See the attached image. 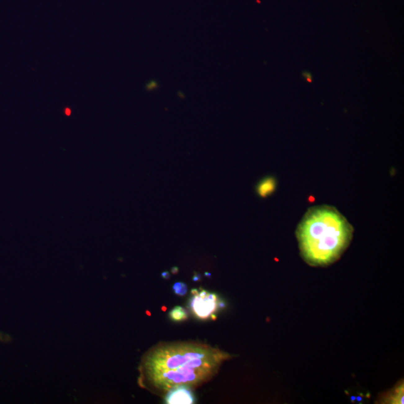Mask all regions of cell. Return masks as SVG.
<instances>
[{
	"mask_svg": "<svg viewBox=\"0 0 404 404\" xmlns=\"http://www.w3.org/2000/svg\"><path fill=\"white\" fill-rule=\"evenodd\" d=\"M230 358L227 352L201 343L156 346L142 358L140 383L165 392L175 385L195 386L212 377Z\"/></svg>",
	"mask_w": 404,
	"mask_h": 404,
	"instance_id": "6da1fadb",
	"label": "cell"
},
{
	"mask_svg": "<svg viewBox=\"0 0 404 404\" xmlns=\"http://www.w3.org/2000/svg\"><path fill=\"white\" fill-rule=\"evenodd\" d=\"M194 281H199L201 280V275L198 273H195V276H193V278H192Z\"/></svg>",
	"mask_w": 404,
	"mask_h": 404,
	"instance_id": "7c38bea8",
	"label": "cell"
},
{
	"mask_svg": "<svg viewBox=\"0 0 404 404\" xmlns=\"http://www.w3.org/2000/svg\"><path fill=\"white\" fill-rule=\"evenodd\" d=\"M179 272V269L177 267H174L172 268V274H177Z\"/></svg>",
	"mask_w": 404,
	"mask_h": 404,
	"instance_id": "4fadbf2b",
	"label": "cell"
},
{
	"mask_svg": "<svg viewBox=\"0 0 404 404\" xmlns=\"http://www.w3.org/2000/svg\"><path fill=\"white\" fill-rule=\"evenodd\" d=\"M204 275H205V276H207V277H209V278L211 277V274L209 273V272H205Z\"/></svg>",
	"mask_w": 404,
	"mask_h": 404,
	"instance_id": "e0dca14e",
	"label": "cell"
},
{
	"mask_svg": "<svg viewBox=\"0 0 404 404\" xmlns=\"http://www.w3.org/2000/svg\"><path fill=\"white\" fill-rule=\"evenodd\" d=\"M302 76H303V77L304 78V79H305V81L307 82V83H312L313 82L312 74H311V73H309L308 71H306V70L303 71V73H302Z\"/></svg>",
	"mask_w": 404,
	"mask_h": 404,
	"instance_id": "9c48e42d",
	"label": "cell"
},
{
	"mask_svg": "<svg viewBox=\"0 0 404 404\" xmlns=\"http://www.w3.org/2000/svg\"><path fill=\"white\" fill-rule=\"evenodd\" d=\"M403 383H400L391 392H388L385 394L382 400V403H390V404H403V394H404Z\"/></svg>",
	"mask_w": 404,
	"mask_h": 404,
	"instance_id": "5b68a950",
	"label": "cell"
},
{
	"mask_svg": "<svg viewBox=\"0 0 404 404\" xmlns=\"http://www.w3.org/2000/svg\"><path fill=\"white\" fill-rule=\"evenodd\" d=\"M218 305H219V308H224V307L226 306V305H225V303H224L223 301H219V304H218Z\"/></svg>",
	"mask_w": 404,
	"mask_h": 404,
	"instance_id": "5bb4252c",
	"label": "cell"
},
{
	"mask_svg": "<svg viewBox=\"0 0 404 404\" xmlns=\"http://www.w3.org/2000/svg\"><path fill=\"white\" fill-rule=\"evenodd\" d=\"M200 290L191 298L189 306L195 316L199 319L206 320L219 308V299L216 294L209 293L202 288H200Z\"/></svg>",
	"mask_w": 404,
	"mask_h": 404,
	"instance_id": "3957f363",
	"label": "cell"
},
{
	"mask_svg": "<svg viewBox=\"0 0 404 404\" xmlns=\"http://www.w3.org/2000/svg\"><path fill=\"white\" fill-rule=\"evenodd\" d=\"M165 403L192 404L195 403V397L188 385H175L167 391Z\"/></svg>",
	"mask_w": 404,
	"mask_h": 404,
	"instance_id": "277c9868",
	"label": "cell"
},
{
	"mask_svg": "<svg viewBox=\"0 0 404 404\" xmlns=\"http://www.w3.org/2000/svg\"><path fill=\"white\" fill-rule=\"evenodd\" d=\"M353 227L335 207L309 208L296 229L302 257L314 267H324L338 260L350 243Z\"/></svg>",
	"mask_w": 404,
	"mask_h": 404,
	"instance_id": "7a4b0ae2",
	"label": "cell"
},
{
	"mask_svg": "<svg viewBox=\"0 0 404 404\" xmlns=\"http://www.w3.org/2000/svg\"><path fill=\"white\" fill-rule=\"evenodd\" d=\"M172 288H173V290H174V294L176 295H178V296H185V295L187 294V291H188L187 285H186L184 282H181V281L176 282V283L173 285Z\"/></svg>",
	"mask_w": 404,
	"mask_h": 404,
	"instance_id": "ba28073f",
	"label": "cell"
},
{
	"mask_svg": "<svg viewBox=\"0 0 404 404\" xmlns=\"http://www.w3.org/2000/svg\"><path fill=\"white\" fill-rule=\"evenodd\" d=\"M169 316L174 322H181L188 318V312L183 307L176 306L169 313Z\"/></svg>",
	"mask_w": 404,
	"mask_h": 404,
	"instance_id": "52a82bcc",
	"label": "cell"
},
{
	"mask_svg": "<svg viewBox=\"0 0 404 404\" xmlns=\"http://www.w3.org/2000/svg\"><path fill=\"white\" fill-rule=\"evenodd\" d=\"M157 86H158V85H157V83H156V81H150V82H149L148 84L147 85L146 88L148 91H152V90H154V89H156V88H157Z\"/></svg>",
	"mask_w": 404,
	"mask_h": 404,
	"instance_id": "30bf717a",
	"label": "cell"
},
{
	"mask_svg": "<svg viewBox=\"0 0 404 404\" xmlns=\"http://www.w3.org/2000/svg\"><path fill=\"white\" fill-rule=\"evenodd\" d=\"M210 317H211V318H212V320H216V315H214V314H211V316H210Z\"/></svg>",
	"mask_w": 404,
	"mask_h": 404,
	"instance_id": "2e32d148",
	"label": "cell"
},
{
	"mask_svg": "<svg viewBox=\"0 0 404 404\" xmlns=\"http://www.w3.org/2000/svg\"><path fill=\"white\" fill-rule=\"evenodd\" d=\"M198 290L197 289H192V290H191V294L192 295H195L196 294H198Z\"/></svg>",
	"mask_w": 404,
	"mask_h": 404,
	"instance_id": "9a60e30c",
	"label": "cell"
},
{
	"mask_svg": "<svg viewBox=\"0 0 404 404\" xmlns=\"http://www.w3.org/2000/svg\"><path fill=\"white\" fill-rule=\"evenodd\" d=\"M161 276H162V278H164V279H165V280H168V279H169V278H170V277H171V275H170V273H169V272H168V271H165V272H162Z\"/></svg>",
	"mask_w": 404,
	"mask_h": 404,
	"instance_id": "8fae6325",
	"label": "cell"
},
{
	"mask_svg": "<svg viewBox=\"0 0 404 404\" xmlns=\"http://www.w3.org/2000/svg\"><path fill=\"white\" fill-rule=\"evenodd\" d=\"M276 181L274 177H268L263 179L257 186V192L261 198H266L276 190Z\"/></svg>",
	"mask_w": 404,
	"mask_h": 404,
	"instance_id": "8992f818",
	"label": "cell"
}]
</instances>
